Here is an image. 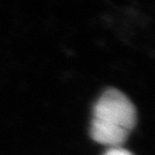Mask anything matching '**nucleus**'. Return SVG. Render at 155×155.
<instances>
[{
	"instance_id": "obj_2",
	"label": "nucleus",
	"mask_w": 155,
	"mask_h": 155,
	"mask_svg": "<svg viewBox=\"0 0 155 155\" xmlns=\"http://www.w3.org/2000/svg\"><path fill=\"white\" fill-rule=\"evenodd\" d=\"M104 155H132L129 150L122 147H110Z\"/></svg>"
},
{
	"instance_id": "obj_1",
	"label": "nucleus",
	"mask_w": 155,
	"mask_h": 155,
	"mask_svg": "<svg viewBox=\"0 0 155 155\" xmlns=\"http://www.w3.org/2000/svg\"><path fill=\"white\" fill-rule=\"evenodd\" d=\"M136 117V108L125 94L107 90L94 106L91 136L99 144L120 147L132 131Z\"/></svg>"
}]
</instances>
